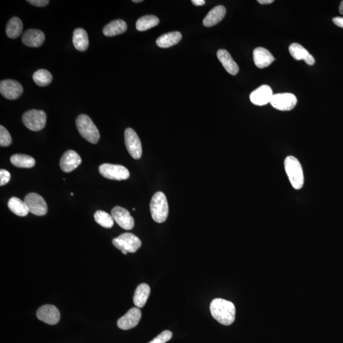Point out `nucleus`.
I'll list each match as a JSON object with an SVG mask.
<instances>
[{
  "instance_id": "obj_1",
  "label": "nucleus",
  "mask_w": 343,
  "mask_h": 343,
  "mask_svg": "<svg viewBox=\"0 0 343 343\" xmlns=\"http://www.w3.org/2000/svg\"><path fill=\"white\" fill-rule=\"evenodd\" d=\"M210 310L213 318L222 325L230 326L235 321L236 309L231 301L214 299L210 303Z\"/></svg>"
},
{
  "instance_id": "obj_2",
  "label": "nucleus",
  "mask_w": 343,
  "mask_h": 343,
  "mask_svg": "<svg viewBox=\"0 0 343 343\" xmlns=\"http://www.w3.org/2000/svg\"><path fill=\"white\" fill-rule=\"evenodd\" d=\"M285 169L292 187L300 189L305 183V177L301 163L293 156H287L284 162Z\"/></svg>"
},
{
  "instance_id": "obj_3",
  "label": "nucleus",
  "mask_w": 343,
  "mask_h": 343,
  "mask_svg": "<svg viewBox=\"0 0 343 343\" xmlns=\"http://www.w3.org/2000/svg\"><path fill=\"white\" fill-rule=\"evenodd\" d=\"M78 131L83 138L92 144L98 143L100 134L96 125L86 115H80L76 120Z\"/></svg>"
},
{
  "instance_id": "obj_4",
  "label": "nucleus",
  "mask_w": 343,
  "mask_h": 343,
  "mask_svg": "<svg viewBox=\"0 0 343 343\" xmlns=\"http://www.w3.org/2000/svg\"><path fill=\"white\" fill-rule=\"evenodd\" d=\"M150 211L153 220L158 223L167 220L169 215V205L166 196L162 192H157L150 202Z\"/></svg>"
},
{
  "instance_id": "obj_5",
  "label": "nucleus",
  "mask_w": 343,
  "mask_h": 343,
  "mask_svg": "<svg viewBox=\"0 0 343 343\" xmlns=\"http://www.w3.org/2000/svg\"><path fill=\"white\" fill-rule=\"evenodd\" d=\"M112 243L117 249L127 255L128 253H134L141 246V241L135 235L125 233L113 240Z\"/></svg>"
},
{
  "instance_id": "obj_6",
  "label": "nucleus",
  "mask_w": 343,
  "mask_h": 343,
  "mask_svg": "<svg viewBox=\"0 0 343 343\" xmlns=\"http://www.w3.org/2000/svg\"><path fill=\"white\" fill-rule=\"evenodd\" d=\"M22 122L28 129L32 131H40L46 125L47 115L45 111L32 109L24 113Z\"/></svg>"
},
{
  "instance_id": "obj_7",
  "label": "nucleus",
  "mask_w": 343,
  "mask_h": 343,
  "mask_svg": "<svg viewBox=\"0 0 343 343\" xmlns=\"http://www.w3.org/2000/svg\"><path fill=\"white\" fill-rule=\"evenodd\" d=\"M99 171L102 176L108 179L122 181L130 177L129 170L123 165L104 164L99 166Z\"/></svg>"
},
{
  "instance_id": "obj_8",
  "label": "nucleus",
  "mask_w": 343,
  "mask_h": 343,
  "mask_svg": "<svg viewBox=\"0 0 343 343\" xmlns=\"http://www.w3.org/2000/svg\"><path fill=\"white\" fill-rule=\"evenodd\" d=\"M125 144L132 158L136 160L140 158L142 154L141 142L137 133L131 128H128L125 131Z\"/></svg>"
},
{
  "instance_id": "obj_9",
  "label": "nucleus",
  "mask_w": 343,
  "mask_h": 343,
  "mask_svg": "<svg viewBox=\"0 0 343 343\" xmlns=\"http://www.w3.org/2000/svg\"><path fill=\"white\" fill-rule=\"evenodd\" d=\"M29 211L36 216H42L47 214V205L42 196L35 193H29L24 200Z\"/></svg>"
},
{
  "instance_id": "obj_10",
  "label": "nucleus",
  "mask_w": 343,
  "mask_h": 343,
  "mask_svg": "<svg viewBox=\"0 0 343 343\" xmlns=\"http://www.w3.org/2000/svg\"><path fill=\"white\" fill-rule=\"evenodd\" d=\"M296 97L291 93L274 94L270 104L274 108L278 110L291 111L296 106Z\"/></svg>"
},
{
  "instance_id": "obj_11",
  "label": "nucleus",
  "mask_w": 343,
  "mask_h": 343,
  "mask_svg": "<svg viewBox=\"0 0 343 343\" xmlns=\"http://www.w3.org/2000/svg\"><path fill=\"white\" fill-rule=\"evenodd\" d=\"M0 92L4 98L9 100H15L21 96L23 88L21 84L16 80H2L0 82Z\"/></svg>"
},
{
  "instance_id": "obj_12",
  "label": "nucleus",
  "mask_w": 343,
  "mask_h": 343,
  "mask_svg": "<svg viewBox=\"0 0 343 343\" xmlns=\"http://www.w3.org/2000/svg\"><path fill=\"white\" fill-rule=\"evenodd\" d=\"M111 216L121 228L126 230H131L134 228L135 223L134 218L125 208L119 206H115L111 210Z\"/></svg>"
},
{
  "instance_id": "obj_13",
  "label": "nucleus",
  "mask_w": 343,
  "mask_h": 343,
  "mask_svg": "<svg viewBox=\"0 0 343 343\" xmlns=\"http://www.w3.org/2000/svg\"><path fill=\"white\" fill-rule=\"evenodd\" d=\"M141 319V311L138 308H132L117 322L118 327L122 330H129L136 327Z\"/></svg>"
},
{
  "instance_id": "obj_14",
  "label": "nucleus",
  "mask_w": 343,
  "mask_h": 343,
  "mask_svg": "<svg viewBox=\"0 0 343 343\" xmlns=\"http://www.w3.org/2000/svg\"><path fill=\"white\" fill-rule=\"evenodd\" d=\"M36 316L41 321L49 325H55L60 320L59 309L55 306L51 305L40 307L36 312Z\"/></svg>"
},
{
  "instance_id": "obj_15",
  "label": "nucleus",
  "mask_w": 343,
  "mask_h": 343,
  "mask_svg": "<svg viewBox=\"0 0 343 343\" xmlns=\"http://www.w3.org/2000/svg\"><path fill=\"white\" fill-rule=\"evenodd\" d=\"M274 95L270 86H262L251 93L250 100L256 106H264L270 103Z\"/></svg>"
},
{
  "instance_id": "obj_16",
  "label": "nucleus",
  "mask_w": 343,
  "mask_h": 343,
  "mask_svg": "<svg viewBox=\"0 0 343 343\" xmlns=\"http://www.w3.org/2000/svg\"><path fill=\"white\" fill-rule=\"evenodd\" d=\"M82 163L81 157L73 150H68L64 154L60 161V167L65 172H71Z\"/></svg>"
},
{
  "instance_id": "obj_17",
  "label": "nucleus",
  "mask_w": 343,
  "mask_h": 343,
  "mask_svg": "<svg viewBox=\"0 0 343 343\" xmlns=\"http://www.w3.org/2000/svg\"><path fill=\"white\" fill-rule=\"evenodd\" d=\"M45 34L41 31L38 30H27L22 35V41L25 45L30 47H40L45 41Z\"/></svg>"
},
{
  "instance_id": "obj_18",
  "label": "nucleus",
  "mask_w": 343,
  "mask_h": 343,
  "mask_svg": "<svg viewBox=\"0 0 343 343\" xmlns=\"http://www.w3.org/2000/svg\"><path fill=\"white\" fill-rule=\"evenodd\" d=\"M254 63L258 68L268 67L274 61V58L267 49L257 47L253 51Z\"/></svg>"
},
{
  "instance_id": "obj_19",
  "label": "nucleus",
  "mask_w": 343,
  "mask_h": 343,
  "mask_svg": "<svg viewBox=\"0 0 343 343\" xmlns=\"http://www.w3.org/2000/svg\"><path fill=\"white\" fill-rule=\"evenodd\" d=\"M217 56L222 64L223 67L231 75H236L239 73V67L236 62L233 59L228 51L224 49L219 50Z\"/></svg>"
},
{
  "instance_id": "obj_20",
  "label": "nucleus",
  "mask_w": 343,
  "mask_h": 343,
  "mask_svg": "<svg viewBox=\"0 0 343 343\" xmlns=\"http://www.w3.org/2000/svg\"><path fill=\"white\" fill-rule=\"evenodd\" d=\"M289 52L292 57L297 61L303 60L309 65H313L315 63V59L312 55L306 50L302 45H299V43H292L289 47Z\"/></svg>"
},
{
  "instance_id": "obj_21",
  "label": "nucleus",
  "mask_w": 343,
  "mask_h": 343,
  "mask_svg": "<svg viewBox=\"0 0 343 343\" xmlns=\"http://www.w3.org/2000/svg\"><path fill=\"white\" fill-rule=\"evenodd\" d=\"M226 10L224 6L219 5L213 8L203 20L204 26L209 28L220 23L226 15Z\"/></svg>"
},
{
  "instance_id": "obj_22",
  "label": "nucleus",
  "mask_w": 343,
  "mask_h": 343,
  "mask_svg": "<svg viewBox=\"0 0 343 343\" xmlns=\"http://www.w3.org/2000/svg\"><path fill=\"white\" fill-rule=\"evenodd\" d=\"M127 30V23L123 20L117 19L109 22L103 28V34L106 36H114L123 34Z\"/></svg>"
},
{
  "instance_id": "obj_23",
  "label": "nucleus",
  "mask_w": 343,
  "mask_h": 343,
  "mask_svg": "<svg viewBox=\"0 0 343 343\" xmlns=\"http://www.w3.org/2000/svg\"><path fill=\"white\" fill-rule=\"evenodd\" d=\"M151 289L146 284H140L134 293V303L138 309H141L145 306L150 296Z\"/></svg>"
},
{
  "instance_id": "obj_24",
  "label": "nucleus",
  "mask_w": 343,
  "mask_h": 343,
  "mask_svg": "<svg viewBox=\"0 0 343 343\" xmlns=\"http://www.w3.org/2000/svg\"><path fill=\"white\" fill-rule=\"evenodd\" d=\"M182 39V34L178 32H171L163 34L157 39L156 43L159 47L169 48L177 44Z\"/></svg>"
},
{
  "instance_id": "obj_25",
  "label": "nucleus",
  "mask_w": 343,
  "mask_h": 343,
  "mask_svg": "<svg viewBox=\"0 0 343 343\" xmlns=\"http://www.w3.org/2000/svg\"><path fill=\"white\" fill-rule=\"evenodd\" d=\"M73 43L74 47L78 51H84L88 49L89 41L86 31L82 28H77L74 31Z\"/></svg>"
},
{
  "instance_id": "obj_26",
  "label": "nucleus",
  "mask_w": 343,
  "mask_h": 343,
  "mask_svg": "<svg viewBox=\"0 0 343 343\" xmlns=\"http://www.w3.org/2000/svg\"><path fill=\"white\" fill-rule=\"evenodd\" d=\"M23 30V24L21 20L17 17L10 18L6 28V34L10 38L16 39L21 34Z\"/></svg>"
},
{
  "instance_id": "obj_27",
  "label": "nucleus",
  "mask_w": 343,
  "mask_h": 343,
  "mask_svg": "<svg viewBox=\"0 0 343 343\" xmlns=\"http://www.w3.org/2000/svg\"><path fill=\"white\" fill-rule=\"evenodd\" d=\"M8 206L10 211L18 216H26L30 212L24 201H22L19 198L14 197V196L10 198L8 201Z\"/></svg>"
},
{
  "instance_id": "obj_28",
  "label": "nucleus",
  "mask_w": 343,
  "mask_h": 343,
  "mask_svg": "<svg viewBox=\"0 0 343 343\" xmlns=\"http://www.w3.org/2000/svg\"><path fill=\"white\" fill-rule=\"evenodd\" d=\"M10 162L14 166L18 168H32L35 165L33 157L23 154H14L10 158Z\"/></svg>"
},
{
  "instance_id": "obj_29",
  "label": "nucleus",
  "mask_w": 343,
  "mask_h": 343,
  "mask_svg": "<svg viewBox=\"0 0 343 343\" xmlns=\"http://www.w3.org/2000/svg\"><path fill=\"white\" fill-rule=\"evenodd\" d=\"M159 22L160 20L156 16L152 15L143 16L137 20L136 22V28L139 32H144L155 27Z\"/></svg>"
},
{
  "instance_id": "obj_30",
  "label": "nucleus",
  "mask_w": 343,
  "mask_h": 343,
  "mask_svg": "<svg viewBox=\"0 0 343 343\" xmlns=\"http://www.w3.org/2000/svg\"><path fill=\"white\" fill-rule=\"evenodd\" d=\"M33 79L37 86H48L52 81V76L46 69H39L33 74Z\"/></svg>"
},
{
  "instance_id": "obj_31",
  "label": "nucleus",
  "mask_w": 343,
  "mask_h": 343,
  "mask_svg": "<svg viewBox=\"0 0 343 343\" xmlns=\"http://www.w3.org/2000/svg\"><path fill=\"white\" fill-rule=\"evenodd\" d=\"M94 220L98 224L105 228H112L114 224V219L112 216L103 210H98L95 213Z\"/></svg>"
},
{
  "instance_id": "obj_32",
  "label": "nucleus",
  "mask_w": 343,
  "mask_h": 343,
  "mask_svg": "<svg viewBox=\"0 0 343 343\" xmlns=\"http://www.w3.org/2000/svg\"><path fill=\"white\" fill-rule=\"evenodd\" d=\"M12 140L9 132L3 125L0 126V146L2 147L10 146Z\"/></svg>"
},
{
  "instance_id": "obj_33",
  "label": "nucleus",
  "mask_w": 343,
  "mask_h": 343,
  "mask_svg": "<svg viewBox=\"0 0 343 343\" xmlns=\"http://www.w3.org/2000/svg\"><path fill=\"white\" fill-rule=\"evenodd\" d=\"M172 338V333L169 330H165L148 343H165Z\"/></svg>"
},
{
  "instance_id": "obj_34",
  "label": "nucleus",
  "mask_w": 343,
  "mask_h": 343,
  "mask_svg": "<svg viewBox=\"0 0 343 343\" xmlns=\"http://www.w3.org/2000/svg\"><path fill=\"white\" fill-rule=\"evenodd\" d=\"M10 177H11V175L7 171L1 169L0 171V186L2 187V186L7 185L10 181Z\"/></svg>"
},
{
  "instance_id": "obj_35",
  "label": "nucleus",
  "mask_w": 343,
  "mask_h": 343,
  "mask_svg": "<svg viewBox=\"0 0 343 343\" xmlns=\"http://www.w3.org/2000/svg\"><path fill=\"white\" fill-rule=\"evenodd\" d=\"M27 2L38 7H43L49 3L48 0H28Z\"/></svg>"
},
{
  "instance_id": "obj_36",
  "label": "nucleus",
  "mask_w": 343,
  "mask_h": 343,
  "mask_svg": "<svg viewBox=\"0 0 343 343\" xmlns=\"http://www.w3.org/2000/svg\"><path fill=\"white\" fill-rule=\"evenodd\" d=\"M334 23L340 27V28H343V17H337L333 18L332 19Z\"/></svg>"
},
{
  "instance_id": "obj_37",
  "label": "nucleus",
  "mask_w": 343,
  "mask_h": 343,
  "mask_svg": "<svg viewBox=\"0 0 343 343\" xmlns=\"http://www.w3.org/2000/svg\"><path fill=\"white\" fill-rule=\"evenodd\" d=\"M191 2L196 6H202L206 4L204 0H192Z\"/></svg>"
},
{
  "instance_id": "obj_38",
  "label": "nucleus",
  "mask_w": 343,
  "mask_h": 343,
  "mask_svg": "<svg viewBox=\"0 0 343 343\" xmlns=\"http://www.w3.org/2000/svg\"><path fill=\"white\" fill-rule=\"evenodd\" d=\"M258 3L262 4V5H268L274 3V0H258Z\"/></svg>"
},
{
  "instance_id": "obj_39",
  "label": "nucleus",
  "mask_w": 343,
  "mask_h": 343,
  "mask_svg": "<svg viewBox=\"0 0 343 343\" xmlns=\"http://www.w3.org/2000/svg\"><path fill=\"white\" fill-rule=\"evenodd\" d=\"M339 10H340V14L343 15V1L340 3V8H339Z\"/></svg>"
},
{
  "instance_id": "obj_40",
  "label": "nucleus",
  "mask_w": 343,
  "mask_h": 343,
  "mask_svg": "<svg viewBox=\"0 0 343 343\" xmlns=\"http://www.w3.org/2000/svg\"><path fill=\"white\" fill-rule=\"evenodd\" d=\"M132 1L134 2V3H138L142 2V0H133Z\"/></svg>"
}]
</instances>
